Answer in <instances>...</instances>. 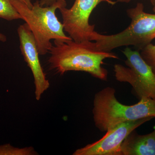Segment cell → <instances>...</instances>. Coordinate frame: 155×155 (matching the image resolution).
Instances as JSON below:
<instances>
[{"instance_id":"1","label":"cell","mask_w":155,"mask_h":155,"mask_svg":"<svg viewBox=\"0 0 155 155\" xmlns=\"http://www.w3.org/2000/svg\"><path fill=\"white\" fill-rule=\"evenodd\" d=\"M48 53L50 69L61 75L68 71H81L103 81H107L108 77L107 70L102 66L104 60L118 59L114 53L98 50L94 42L89 40H54Z\"/></svg>"},{"instance_id":"2","label":"cell","mask_w":155,"mask_h":155,"mask_svg":"<svg viewBox=\"0 0 155 155\" xmlns=\"http://www.w3.org/2000/svg\"><path fill=\"white\" fill-rule=\"evenodd\" d=\"M116 91L106 87L95 95L92 113L96 127L104 132L122 123L148 117H155V101L143 98L132 105L123 104L116 99Z\"/></svg>"},{"instance_id":"3","label":"cell","mask_w":155,"mask_h":155,"mask_svg":"<svg viewBox=\"0 0 155 155\" xmlns=\"http://www.w3.org/2000/svg\"><path fill=\"white\" fill-rule=\"evenodd\" d=\"M10 1L22 19L29 26L35 38L40 55H44L48 53L53 46L51 40L63 41L72 40L65 34L64 25L56 16L58 9L67 7L65 0H57L48 6H41L39 1H37L31 8L20 0Z\"/></svg>"},{"instance_id":"4","label":"cell","mask_w":155,"mask_h":155,"mask_svg":"<svg viewBox=\"0 0 155 155\" xmlns=\"http://www.w3.org/2000/svg\"><path fill=\"white\" fill-rule=\"evenodd\" d=\"M127 15L131 19L129 26L121 32L104 35L95 31L91 41H94L100 51L111 52L116 48L133 46L140 51L155 39V14L144 11V6L138 3L134 8L128 9Z\"/></svg>"},{"instance_id":"5","label":"cell","mask_w":155,"mask_h":155,"mask_svg":"<svg viewBox=\"0 0 155 155\" xmlns=\"http://www.w3.org/2000/svg\"><path fill=\"white\" fill-rule=\"evenodd\" d=\"M126 57V66L116 64L114 72L116 80L127 82L139 100L150 98L155 101V75L140 56L139 51L127 47L123 51Z\"/></svg>"},{"instance_id":"6","label":"cell","mask_w":155,"mask_h":155,"mask_svg":"<svg viewBox=\"0 0 155 155\" xmlns=\"http://www.w3.org/2000/svg\"><path fill=\"white\" fill-rule=\"evenodd\" d=\"M102 2L112 5L117 3L113 0H75L70 8L62 7L59 9L64 31L73 41H91L95 31V25L90 24V17L95 8Z\"/></svg>"},{"instance_id":"7","label":"cell","mask_w":155,"mask_h":155,"mask_svg":"<svg viewBox=\"0 0 155 155\" xmlns=\"http://www.w3.org/2000/svg\"><path fill=\"white\" fill-rule=\"evenodd\" d=\"M154 117L122 123L108 130L102 138L95 142L75 150L73 155H120V147L124 139L137 127Z\"/></svg>"},{"instance_id":"8","label":"cell","mask_w":155,"mask_h":155,"mask_svg":"<svg viewBox=\"0 0 155 155\" xmlns=\"http://www.w3.org/2000/svg\"><path fill=\"white\" fill-rule=\"evenodd\" d=\"M21 54L32 72L35 87V98L39 101L50 87L39 58L38 48L29 26L26 23L17 28Z\"/></svg>"},{"instance_id":"9","label":"cell","mask_w":155,"mask_h":155,"mask_svg":"<svg viewBox=\"0 0 155 155\" xmlns=\"http://www.w3.org/2000/svg\"><path fill=\"white\" fill-rule=\"evenodd\" d=\"M120 155H155V126L150 133L140 135L135 130L122 142Z\"/></svg>"},{"instance_id":"10","label":"cell","mask_w":155,"mask_h":155,"mask_svg":"<svg viewBox=\"0 0 155 155\" xmlns=\"http://www.w3.org/2000/svg\"><path fill=\"white\" fill-rule=\"evenodd\" d=\"M0 18L8 21L22 19V17L10 0H0Z\"/></svg>"},{"instance_id":"11","label":"cell","mask_w":155,"mask_h":155,"mask_svg":"<svg viewBox=\"0 0 155 155\" xmlns=\"http://www.w3.org/2000/svg\"><path fill=\"white\" fill-rule=\"evenodd\" d=\"M37 152L31 147L18 148L10 143L0 146V155H35Z\"/></svg>"},{"instance_id":"12","label":"cell","mask_w":155,"mask_h":155,"mask_svg":"<svg viewBox=\"0 0 155 155\" xmlns=\"http://www.w3.org/2000/svg\"><path fill=\"white\" fill-rule=\"evenodd\" d=\"M140 56L155 75V45L151 43L140 50Z\"/></svg>"},{"instance_id":"13","label":"cell","mask_w":155,"mask_h":155,"mask_svg":"<svg viewBox=\"0 0 155 155\" xmlns=\"http://www.w3.org/2000/svg\"><path fill=\"white\" fill-rule=\"evenodd\" d=\"M42 3L46 5H51L57 2V0H41Z\"/></svg>"},{"instance_id":"14","label":"cell","mask_w":155,"mask_h":155,"mask_svg":"<svg viewBox=\"0 0 155 155\" xmlns=\"http://www.w3.org/2000/svg\"><path fill=\"white\" fill-rule=\"evenodd\" d=\"M20 1L25 4L29 8H31L33 7V4L31 2V0H20Z\"/></svg>"},{"instance_id":"15","label":"cell","mask_w":155,"mask_h":155,"mask_svg":"<svg viewBox=\"0 0 155 155\" xmlns=\"http://www.w3.org/2000/svg\"><path fill=\"white\" fill-rule=\"evenodd\" d=\"M133 0H117L116 1V2H121V3H129ZM150 3L153 5H155V0H149Z\"/></svg>"},{"instance_id":"16","label":"cell","mask_w":155,"mask_h":155,"mask_svg":"<svg viewBox=\"0 0 155 155\" xmlns=\"http://www.w3.org/2000/svg\"><path fill=\"white\" fill-rule=\"evenodd\" d=\"M7 37L5 35L0 33V41L5 42L7 41Z\"/></svg>"},{"instance_id":"17","label":"cell","mask_w":155,"mask_h":155,"mask_svg":"<svg viewBox=\"0 0 155 155\" xmlns=\"http://www.w3.org/2000/svg\"><path fill=\"white\" fill-rule=\"evenodd\" d=\"M153 11L154 12L155 14V5H154L153 8Z\"/></svg>"}]
</instances>
